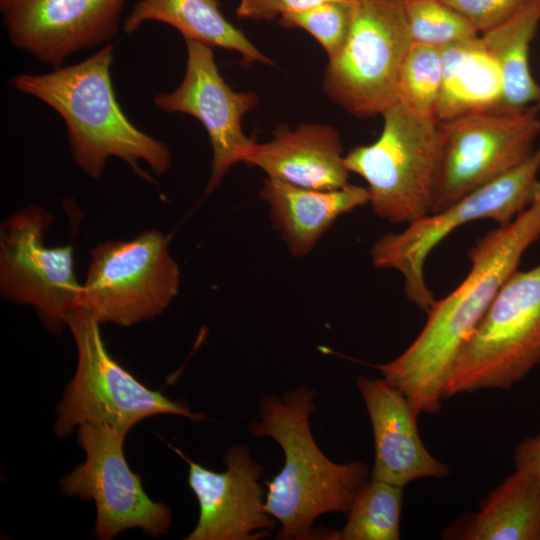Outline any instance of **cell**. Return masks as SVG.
<instances>
[{
	"mask_svg": "<svg viewBox=\"0 0 540 540\" xmlns=\"http://www.w3.org/2000/svg\"><path fill=\"white\" fill-rule=\"evenodd\" d=\"M464 540H540V484L517 470L485 497L476 513L467 514L444 532Z\"/></svg>",
	"mask_w": 540,
	"mask_h": 540,
	"instance_id": "obj_19",
	"label": "cell"
},
{
	"mask_svg": "<svg viewBox=\"0 0 540 540\" xmlns=\"http://www.w3.org/2000/svg\"><path fill=\"white\" fill-rule=\"evenodd\" d=\"M442 82L436 110L438 123L469 113L502 109L500 67L480 35L440 48Z\"/></svg>",
	"mask_w": 540,
	"mask_h": 540,
	"instance_id": "obj_20",
	"label": "cell"
},
{
	"mask_svg": "<svg viewBox=\"0 0 540 540\" xmlns=\"http://www.w3.org/2000/svg\"><path fill=\"white\" fill-rule=\"evenodd\" d=\"M317 393L306 384L282 394L265 395L258 421L249 424L253 437L275 440L284 454L280 472L267 483L264 508L280 524L278 538L311 539L313 524L323 514H347L368 481L362 461L335 463L317 445L310 428Z\"/></svg>",
	"mask_w": 540,
	"mask_h": 540,
	"instance_id": "obj_3",
	"label": "cell"
},
{
	"mask_svg": "<svg viewBox=\"0 0 540 540\" xmlns=\"http://www.w3.org/2000/svg\"><path fill=\"white\" fill-rule=\"evenodd\" d=\"M376 141L344 155L350 173L367 182L369 203L379 218L410 223L431 212L439 158L438 123L396 103L382 115Z\"/></svg>",
	"mask_w": 540,
	"mask_h": 540,
	"instance_id": "obj_6",
	"label": "cell"
},
{
	"mask_svg": "<svg viewBox=\"0 0 540 540\" xmlns=\"http://www.w3.org/2000/svg\"><path fill=\"white\" fill-rule=\"evenodd\" d=\"M330 1L348 0H240L236 15L254 21H272Z\"/></svg>",
	"mask_w": 540,
	"mask_h": 540,
	"instance_id": "obj_28",
	"label": "cell"
},
{
	"mask_svg": "<svg viewBox=\"0 0 540 540\" xmlns=\"http://www.w3.org/2000/svg\"><path fill=\"white\" fill-rule=\"evenodd\" d=\"M125 0H0L11 44L41 62L62 66L83 49L118 34Z\"/></svg>",
	"mask_w": 540,
	"mask_h": 540,
	"instance_id": "obj_14",
	"label": "cell"
},
{
	"mask_svg": "<svg viewBox=\"0 0 540 540\" xmlns=\"http://www.w3.org/2000/svg\"><path fill=\"white\" fill-rule=\"evenodd\" d=\"M403 487L384 481H367L355 496L341 540H398Z\"/></svg>",
	"mask_w": 540,
	"mask_h": 540,
	"instance_id": "obj_23",
	"label": "cell"
},
{
	"mask_svg": "<svg viewBox=\"0 0 540 540\" xmlns=\"http://www.w3.org/2000/svg\"><path fill=\"white\" fill-rule=\"evenodd\" d=\"M536 106L540 109V102Z\"/></svg>",
	"mask_w": 540,
	"mask_h": 540,
	"instance_id": "obj_30",
	"label": "cell"
},
{
	"mask_svg": "<svg viewBox=\"0 0 540 540\" xmlns=\"http://www.w3.org/2000/svg\"><path fill=\"white\" fill-rule=\"evenodd\" d=\"M539 172L540 144L528 159L509 172L447 208L408 223L403 231L379 238L371 249L373 264L400 272L408 300L428 312L435 302L424 277L430 252L466 223L491 219L502 225L513 220L540 196Z\"/></svg>",
	"mask_w": 540,
	"mask_h": 540,
	"instance_id": "obj_7",
	"label": "cell"
},
{
	"mask_svg": "<svg viewBox=\"0 0 540 540\" xmlns=\"http://www.w3.org/2000/svg\"><path fill=\"white\" fill-rule=\"evenodd\" d=\"M356 383L374 436L371 479L404 487L420 478H445L450 467L426 449L417 428L419 415L404 394L384 378L360 376Z\"/></svg>",
	"mask_w": 540,
	"mask_h": 540,
	"instance_id": "obj_16",
	"label": "cell"
},
{
	"mask_svg": "<svg viewBox=\"0 0 540 540\" xmlns=\"http://www.w3.org/2000/svg\"><path fill=\"white\" fill-rule=\"evenodd\" d=\"M243 163L263 170L268 178L314 190H336L349 184L338 131L325 124L286 125L273 138L254 143Z\"/></svg>",
	"mask_w": 540,
	"mask_h": 540,
	"instance_id": "obj_17",
	"label": "cell"
},
{
	"mask_svg": "<svg viewBox=\"0 0 540 540\" xmlns=\"http://www.w3.org/2000/svg\"><path fill=\"white\" fill-rule=\"evenodd\" d=\"M260 198L269 207L273 227L294 257L308 255L340 216L369 203L367 188L348 184L314 190L267 178Z\"/></svg>",
	"mask_w": 540,
	"mask_h": 540,
	"instance_id": "obj_18",
	"label": "cell"
},
{
	"mask_svg": "<svg viewBox=\"0 0 540 540\" xmlns=\"http://www.w3.org/2000/svg\"><path fill=\"white\" fill-rule=\"evenodd\" d=\"M540 362V264L504 283L446 375L442 400L495 388L510 390Z\"/></svg>",
	"mask_w": 540,
	"mask_h": 540,
	"instance_id": "obj_4",
	"label": "cell"
},
{
	"mask_svg": "<svg viewBox=\"0 0 540 540\" xmlns=\"http://www.w3.org/2000/svg\"><path fill=\"white\" fill-rule=\"evenodd\" d=\"M113 59L114 46L108 43L77 64L45 74H19L9 85L63 118L72 158L84 174L98 179L108 159L115 157L154 182L140 162L160 176L169 169L171 154L165 143L138 129L123 112L111 80Z\"/></svg>",
	"mask_w": 540,
	"mask_h": 540,
	"instance_id": "obj_2",
	"label": "cell"
},
{
	"mask_svg": "<svg viewBox=\"0 0 540 540\" xmlns=\"http://www.w3.org/2000/svg\"><path fill=\"white\" fill-rule=\"evenodd\" d=\"M126 434L110 425H81L78 442L86 460L59 482L66 496L95 502L93 534L102 540L132 528L158 537L172 523L170 508L151 500L141 477L129 468L123 448Z\"/></svg>",
	"mask_w": 540,
	"mask_h": 540,
	"instance_id": "obj_12",
	"label": "cell"
},
{
	"mask_svg": "<svg viewBox=\"0 0 540 540\" xmlns=\"http://www.w3.org/2000/svg\"><path fill=\"white\" fill-rule=\"evenodd\" d=\"M539 24L540 0H530L510 18L479 34L501 70L504 110L519 111L540 102V85L529 65L530 45Z\"/></svg>",
	"mask_w": 540,
	"mask_h": 540,
	"instance_id": "obj_22",
	"label": "cell"
},
{
	"mask_svg": "<svg viewBox=\"0 0 540 540\" xmlns=\"http://www.w3.org/2000/svg\"><path fill=\"white\" fill-rule=\"evenodd\" d=\"M539 108L492 109L438 123L431 212H439L528 159L540 135Z\"/></svg>",
	"mask_w": 540,
	"mask_h": 540,
	"instance_id": "obj_10",
	"label": "cell"
},
{
	"mask_svg": "<svg viewBox=\"0 0 540 540\" xmlns=\"http://www.w3.org/2000/svg\"><path fill=\"white\" fill-rule=\"evenodd\" d=\"M412 42L442 48L479 35L476 28L442 0H401Z\"/></svg>",
	"mask_w": 540,
	"mask_h": 540,
	"instance_id": "obj_25",
	"label": "cell"
},
{
	"mask_svg": "<svg viewBox=\"0 0 540 540\" xmlns=\"http://www.w3.org/2000/svg\"><path fill=\"white\" fill-rule=\"evenodd\" d=\"M284 28H300L313 36L328 59L341 49L350 25L348 1H330L310 9L289 13L279 18Z\"/></svg>",
	"mask_w": 540,
	"mask_h": 540,
	"instance_id": "obj_26",
	"label": "cell"
},
{
	"mask_svg": "<svg viewBox=\"0 0 540 540\" xmlns=\"http://www.w3.org/2000/svg\"><path fill=\"white\" fill-rule=\"evenodd\" d=\"M463 15L480 33L510 18L530 0H442Z\"/></svg>",
	"mask_w": 540,
	"mask_h": 540,
	"instance_id": "obj_27",
	"label": "cell"
},
{
	"mask_svg": "<svg viewBox=\"0 0 540 540\" xmlns=\"http://www.w3.org/2000/svg\"><path fill=\"white\" fill-rule=\"evenodd\" d=\"M441 82L440 48L412 42L400 69L397 102L413 114L437 122Z\"/></svg>",
	"mask_w": 540,
	"mask_h": 540,
	"instance_id": "obj_24",
	"label": "cell"
},
{
	"mask_svg": "<svg viewBox=\"0 0 540 540\" xmlns=\"http://www.w3.org/2000/svg\"><path fill=\"white\" fill-rule=\"evenodd\" d=\"M77 347V368L57 407L55 432L71 434L84 424L110 425L128 433L139 421L174 414L192 421L205 416L182 400L173 401L153 391L126 371L107 351L100 323L81 306L68 317Z\"/></svg>",
	"mask_w": 540,
	"mask_h": 540,
	"instance_id": "obj_5",
	"label": "cell"
},
{
	"mask_svg": "<svg viewBox=\"0 0 540 540\" xmlns=\"http://www.w3.org/2000/svg\"><path fill=\"white\" fill-rule=\"evenodd\" d=\"M539 238L540 196L475 243L465 279L449 295L435 300L424 327L404 352L377 366L418 415L440 410L445 378L456 354Z\"/></svg>",
	"mask_w": 540,
	"mask_h": 540,
	"instance_id": "obj_1",
	"label": "cell"
},
{
	"mask_svg": "<svg viewBox=\"0 0 540 540\" xmlns=\"http://www.w3.org/2000/svg\"><path fill=\"white\" fill-rule=\"evenodd\" d=\"M350 25L323 75L325 94L348 113L382 115L397 103L398 80L412 43L401 0H348Z\"/></svg>",
	"mask_w": 540,
	"mask_h": 540,
	"instance_id": "obj_8",
	"label": "cell"
},
{
	"mask_svg": "<svg viewBox=\"0 0 540 540\" xmlns=\"http://www.w3.org/2000/svg\"><path fill=\"white\" fill-rule=\"evenodd\" d=\"M50 213L26 206L0 227V293L9 302L33 307L42 324L59 334L79 306L82 284L71 245L47 247Z\"/></svg>",
	"mask_w": 540,
	"mask_h": 540,
	"instance_id": "obj_11",
	"label": "cell"
},
{
	"mask_svg": "<svg viewBox=\"0 0 540 540\" xmlns=\"http://www.w3.org/2000/svg\"><path fill=\"white\" fill-rule=\"evenodd\" d=\"M218 0H139L126 18L123 30L134 33L144 22L158 21L178 30L185 41L238 52L244 66L271 65L246 35L229 22Z\"/></svg>",
	"mask_w": 540,
	"mask_h": 540,
	"instance_id": "obj_21",
	"label": "cell"
},
{
	"mask_svg": "<svg viewBox=\"0 0 540 540\" xmlns=\"http://www.w3.org/2000/svg\"><path fill=\"white\" fill-rule=\"evenodd\" d=\"M184 77L169 93H159L154 104L166 113H184L205 128L212 148L211 172L205 195L214 192L227 172L243 163L255 141L242 129L243 116L254 109L259 97L237 92L225 82L215 62L212 47L186 41Z\"/></svg>",
	"mask_w": 540,
	"mask_h": 540,
	"instance_id": "obj_13",
	"label": "cell"
},
{
	"mask_svg": "<svg viewBox=\"0 0 540 540\" xmlns=\"http://www.w3.org/2000/svg\"><path fill=\"white\" fill-rule=\"evenodd\" d=\"M180 283L168 238L146 230L91 250L79 306L100 324L128 327L162 314L179 294Z\"/></svg>",
	"mask_w": 540,
	"mask_h": 540,
	"instance_id": "obj_9",
	"label": "cell"
},
{
	"mask_svg": "<svg viewBox=\"0 0 540 540\" xmlns=\"http://www.w3.org/2000/svg\"><path fill=\"white\" fill-rule=\"evenodd\" d=\"M515 469L531 474L540 484V434L521 441L514 450Z\"/></svg>",
	"mask_w": 540,
	"mask_h": 540,
	"instance_id": "obj_29",
	"label": "cell"
},
{
	"mask_svg": "<svg viewBox=\"0 0 540 540\" xmlns=\"http://www.w3.org/2000/svg\"><path fill=\"white\" fill-rule=\"evenodd\" d=\"M173 450L188 464V485L199 504V518L187 540H256L269 534L275 519L264 508L260 479L264 467L246 444L229 447L226 470L216 472Z\"/></svg>",
	"mask_w": 540,
	"mask_h": 540,
	"instance_id": "obj_15",
	"label": "cell"
}]
</instances>
